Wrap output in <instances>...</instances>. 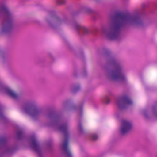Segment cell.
<instances>
[{
    "label": "cell",
    "instance_id": "obj_1",
    "mask_svg": "<svg viewBox=\"0 0 157 157\" xmlns=\"http://www.w3.org/2000/svg\"><path fill=\"white\" fill-rule=\"evenodd\" d=\"M105 73L107 77L112 81H118L121 76V67L113 59L109 60L105 64Z\"/></svg>",
    "mask_w": 157,
    "mask_h": 157
},
{
    "label": "cell",
    "instance_id": "obj_2",
    "mask_svg": "<svg viewBox=\"0 0 157 157\" xmlns=\"http://www.w3.org/2000/svg\"><path fill=\"white\" fill-rule=\"evenodd\" d=\"M131 15L122 11H116L111 16L110 25L120 29L127 23H129Z\"/></svg>",
    "mask_w": 157,
    "mask_h": 157
},
{
    "label": "cell",
    "instance_id": "obj_3",
    "mask_svg": "<svg viewBox=\"0 0 157 157\" xmlns=\"http://www.w3.org/2000/svg\"><path fill=\"white\" fill-rule=\"evenodd\" d=\"M132 104L131 99L126 96H122L118 99L117 105L121 110L128 109Z\"/></svg>",
    "mask_w": 157,
    "mask_h": 157
},
{
    "label": "cell",
    "instance_id": "obj_4",
    "mask_svg": "<svg viewBox=\"0 0 157 157\" xmlns=\"http://www.w3.org/2000/svg\"><path fill=\"white\" fill-rule=\"evenodd\" d=\"M24 109L25 112L27 114H28L29 115L33 117H36L39 113V110L37 107L32 102L26 103L25 105Z\"/></svg>",
    "mask_w": 157,
    "mask_h": 157
},
{
    "label": "cell",
    "instance_id": "obj_5",
    "mask_svg": "<svg viewBox=\"0 0 157 157\" xmlns=\"http://www.w3.org/2000/svg\"><path fill=\"white\" fill-rule=\"evenodd\" d=\"M120 29H120L117 27H115V26H113L110 25V26L107 29V36L108 38L111 40L116 39L120 34Z\"/></svg>",
    "mask_w": 157,
    "mask_h": 157
},
{
    "label": "cell",
    "instance_id": "obj_6",
    "mask_svg": "<svg viewBox=\"0 0 157 157\" xmlns=\"http://www.w3.org/2000/svg\"><path fill=\"white\" fill-rule=\"evenodd\" d=\"M132 129V124L128 120H123L120 125V132L122 134H126Z\"/></svg>",
    "mask_w": 157,
    "mask_h": 157
},
{
    "label": "cell",
    "instance_id": "obj_7",
    "mask_svg": "<svg viewBox=\"0 0 157 157\" xmlns=\"http://www.w3.org/2000/svg\"><path fill=\"white\" fill-rule=\"evenodd\" d=\"M12 26H13V23H12V21L10 19H9L7 20H6L2 25V28H1V31L2 33H9L12 28Z\"/></svg>",
    "mask_w": 157,
    "mask_h": 157
},
{
    "label": "cell",
    "instance_id": "obj_8",
    "mask_svg": "<svg viewBox=\"0 0 157 157\" xmlns=\"http://www.w3.org/2000/svg\"><path fill=\"white\" fill-rule=\"evenodd\" d=\"M152 111H153V113L154 114V115L157 117V102H156L152 107Z\"/></svg>",
    "mask_w": 157,
    "mask_h": 157
},
{
    "label": "cell",
    "instance_id": "obj_9",
    "mask_svg": "<svg viewBox=\"0 0 157 157\" xmlns=\"http://www.w3.org/2000/svg\"><path fill=\"white\" fill-rule=\"evenodd\" d=\"M8 93H9V94H10L12 96H13V97L15 96V94L13 91H12L10 90H9V89L8 90Z\"/></svg>",
    "mask_w": 157,
    "mask_h": 157
}]
</instances>
